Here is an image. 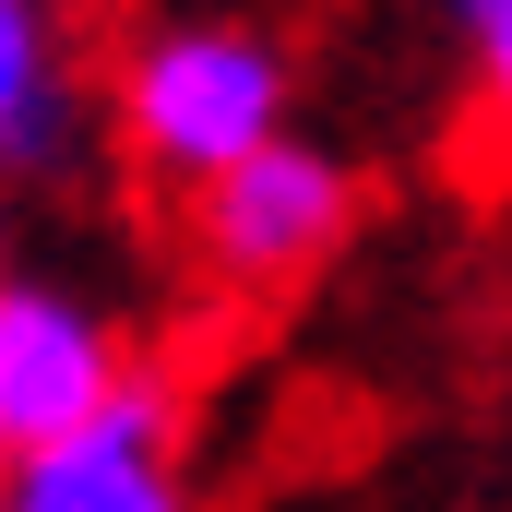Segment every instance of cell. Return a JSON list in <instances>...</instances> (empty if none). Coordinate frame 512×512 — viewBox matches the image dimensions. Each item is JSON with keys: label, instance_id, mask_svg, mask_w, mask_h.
I'll return each instance as SVG.
<instances>
[{"label": "cell", "instance_id": "1", "mask_svg": "<svg viewBox=\"0 0 512 512\" xmlns=\"http://www.w3.org/2000/svg\"><path fill=\"white\" fill-rule=\"evenodd\" d=\"M120 143L155 167V179H179V191H203L215 167H239L251 143L286 131V48L251 36V24H167V36H143L120 60Z\"/></svg>", "mask_w": 512, "mask_h": 512}, {"label": "cell", "instance_id": "2", "mask_svg": "<svg viewBox=\"0 0 512 512\" xmlns=\"http://www.w3.org/2000/svg\"><path fill=\"white\" fill-rule=\"evenodd\" d=\"M346 227H358V179L298 131L251 143L239 167H215L191 191V251L227 286H298V274H322L346 251Z\"/></svg>", "mask_w": 512, "mask_h": 512}, {"label": "cell", "instance_id": "3", "mask_svg": "<svg viewBox=\"0 0 512 512\" xmlns=\"http://www.w3.org/2000/svg\"><path fill=\"white\" fill-rule=\"evenodd\" d=\"M0 512H191V489H179V393L155 370H131L84 429L12 453Z\"/></svg>", "mask_w": 512, "mask_h": 512}, {"label": "cell", "instance_id": "4", "mask_svg": "<svg viewBox=\"0 0 512 512\" xmlns=\"http://www.w3.org/2000/svg\"><path fill=\"white\" fill-rule=\"evenodd\" d=\"M131 382L120 334L60 286V274H0V453H36L84 429Z\"/></svg>", "mask_w": 512, "mask_h": 512}, {"label": "cell", "instance_id": "5", "mask_svg": "<svg viewBox=\"0 0 512 512\" xmlns=\"http://www.w3.org/2000/svg\"><path fill=\"white\" fill-rule=\"evenodd\" d=\"M84 155V96H72V48H60V0H0V167L72 179Z\"/></svg>", "mask_w": 512, "mask_h": 512}, {"label": "cell", "instance_id": "6", "mask_svg": "<svg viewBox=\"0 0 512 512\" xmlns=\"http://www.w3.org/2000/svg\"><path fill=\"white\" fill-rule=\"evenodd\" d=\"M465 48H477V108L512 131V0H465Z\"/></svg>", "mask_w": 512, "mask_h": 512}, {"label": "cell", "instance_id": "7", "mask_svg": "<svg viewBox=\"0 0 512 512\" xmlns=\"http://www.w3.org/2000/svg\"><path fill=\"white\" fill-rule=\"evenodd\" d=\"M453 12H465V0H453Z\"/></svg>", "mask_w": 512, "mask_h": 512}]
</instances>
